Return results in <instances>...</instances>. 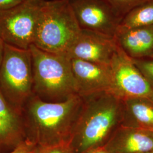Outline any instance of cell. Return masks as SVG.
<instances>
[{
    "mask_svg": "<svg viewBox=\"0 0 153 153\" xmlns=\"http://www.w3.org/2000/svg\"><path fill=\"white\" fill-rule=\"evenodd\" d=\"M83 103L78 94L56 102L33 94L23 109L27 138L37 146L71 142Z\"/></svg>",
    "mask_w": 153,
    "mask_h": 153,
    "instance_id": "obj_1",
    "label": "cell"
},
{
    "mask_svg": "<svg viewBox=\"0 0 153 153\" xmlns=\"http://www.w3.org/2000/svg\"><path fill=\"white\" fill-rule=\"evenodd\" d=\"M82 98L71 139L74 153L103 147L122 122L123 101L112 94L99 93Z\"/></svg>",
    "mask_w": 153,
    "mask_h": 153,
    "instance_id": "obj_2",
    "label": "cell"
},
{
    "mask_svg": "<svg viewBox=\"0 0 153 153\" xmlns=\"http://www.w3.org/2000/svg\"><path fill=\"white\" fill-rule=\"evenodd\" d=\"M68 0H45L33 44L44 51L66 56L81 32Z\"/></svg>",
    "mask_w": 153,
    "mask_h": 153,
    "instance_id": "obj_3",
    "label": "cell"
},
{
    "mask_svg": "<svg viewBox=\"0 0 153 153\" xmlns=\"http://www.w3.org/2000/svg\"><path fill=\"white\" fill-rule=\"evenodd\" d=\"M29 49L32 57L34 94L52 102L77 94L71 60L68 57L45 52L33 44Z\"/></svg>",
    "mask_w": 153,
    "mask_h": 153,
    "instance_id": "obj_4",
    "label": "cell"
},
{
    "mask_svg": "<svg viewBox=\"0 0 153 153\" xmlns=\"http://www.w3.org/2000/svg\"><path fill=\"white\" fill-rule=\"evenodd\" d=\"M0 90L11 104L23 112L24 106L34 94L30 49L5 44L0 65Z\"/></svg>",
    "mask_w": 153,
    "mask_h": 153,
    "instance_id": "obj_5",
    "label": "cell"
},
{
    "mask_svg": "<svg viewBox=\"0 0 153 153\" xmlns=\"http://www.w3.org/2000/svg\"><path fill=\"white\" fill-rule=\"evenodd\" d=\"M45 0H24L0 10V36L5 44L28 49L33 45L41 8Z\"/></svg>",
    "mask_w": 153,
    "mask_h": 153,
    "instance_id": "obj_6",
    "label": "cell"
},
{
    "mask_svg": "<svg viewBox=\"0 0 153 153\" xmlns=\"http://www.w3.org/2000/svg\"><path fill=\"white\" fill-rule=\"evenodd\" d=\"M111 94L121 100L146 98L153 100V88L138 69L133 59L119 45L110 64Z\"/></svg>",
    "mask_w": 153,
    "mask_h": 153,
    "instance_id": "obj_7",
    "label": "cell"
},
{
    "mask_svg": "<svg viewBox=\"0 0 153 153\" xmlns=\"http://www.w3.org/2000/svg\"><path fill=\"white\" fill-rule=\"evenodd\" d=\"M81 29L115 37L122 21L106 0H69Z\"/></svg>",
    "mask_w": 153,
    "mask_h": 153,
    "instance_id": "obj_8",
    "label": "cell"
},
{
    "mask_svg": "<svg viewBox=\"0 0 153 153\" xmlns=\"http://www.w3.org/2000/svg\"><path fill=\"white\" fill-rule=\"evenodd\" d=\"M118 47L115 37L82 29L66 56L70 59H79L110 65Z\"/></svg>",
    "mask_w": 153,
    "mask_h": 153,
    "instance_id": "obj_9",
    "label": "cell"
},
{
    "mask_svg": "<svg viewBox=\"0 0 153 153\" xmlns=\"http://www.w3.org/2000/svg\"><path fill=\"white\" fill-rule=\"evenodd\" d=\"M71 60L78 95L85 98L99 93H111L112 79L110 65L75 59Z\"/></svg>",
    "mask_w": 153,
    "mask_h": 153,
    "instance_id": "obj_10",
    "label": "cell"
},
{
    "mask_svg": "<svg viewBox=\"0 0 153 153\" xmlns=\"http://www.w3.org/2000/svg\"><path fill=\"white\" fill-rule=\"evenodd\" d=\"M105 146L111 153H153V131L120 126Z\"/></svg>",
    "mask_w": 153,
    "mask_h": 153,
    "instance_id": "obj_11",
    "label": "cell"
},
{
    "mask_svg": "<svg viewBox=\"0 0 153 153\" xmlns=\"http://www.w3.org/2000/svg\"><path fill=\"white\" fill-rule=\"evenodd\" d=\"M27 139L23 112L0 90V148H16Z\"/></svg>",
    "mask_w": 153,
    "mask_h": 153,
    "instance_id": "obj_12",
    "label": "cell"
},
{
    "mask_svg": "<svg viewBox=\"0 0 153 153\" xmlns=\"http://www.w3.org/2000/svg\"><path fill=\"white\" fill-rule=\"evenodd\" d=\"M115 37L121 48L131 59L153 58V26L132 28L119 27Z\"/></svg>",
    "mask_w": 153,
    "mask_h": 153,
    "instance_id": "obj_13",
    "label": "cell"
},
{
    "mask_svg": "<svg viewBox=\"0 0 153 153\" xmlns=\"http://www.w3.org/2000/svg\"><path fill=\"white\" fill-rule=\"evenodd\" d=\"M123 101L121 126L153 131V100L132 98Z\"/></svg>",
    "mask_w": 153,
    "mask_h": 153,
    "instance_id": "obj_14",
    "label": "cell"
},
{
    "mask_svg": "<svg viewBox=\"0 0 153 153\" xmlns=\"http://www.w3.org/2000/svg\"><path fill=\"white\" fill-rule=\"evenodd\" d=\"M153 26V0H149L128 13L121 21L119 27H142Z\"/></svg>",
    "mask_w": 153,
    "mask_h": 153,
    "instance_id": "obj_15",
    "label": "cell"
},
{
    "mask_svg": "<svg viewBox=\"0 0 153 153\" xmlns=\"http://www.w3.org/2000/svg\"><path fill=\"white\" fill-rule=\"evenodd\" d=\"M116 14L123 19L129 11L149 0H106Z\"/></svg>",
    "mask_w": 153,
    "mask_h": 153,
    "instance_id": "obj_16",
    "label": "cell"
},
{
    "mask_svg": "<svg viewBox=\"0 0 153 153\" xmlns=\"http://www.w3.org/2000/svg\"><path fill=\"white\" fill-rule=\"evenodd\" d=\"M36 153H74L71 142L48 146H38Z\"/></svg>",
    "mask_w": 153,
    "mask_h": 153,
    "instance_id": "obj_17",
    "label": "cell"
},
{
    "mask_svg": "<svg viewBox=\"0 0 153 153\" xmlns=\"http://www.w3.org/2000/svg\"><path fill=\"white\" fill-rule=\"evenodd\" d=\"M134 64L153 88V59H133Z\"/></svg>",
    "mask_w": 153,
    "mask_h": 153,
    "instance_id": "obj_18",
    "label": "cell"
},
{
    "mask_svg": "<svg viewBox=\"0 0 153 153\" xmlns=\"http://www.w3.org/2000/svg\"><path fill=\"white\" fill-rule=\"evenodd\" d=\"M37 146L35 143L27 138L7 153H36Z\"/></svg>",
    "mask_w": 153,
    "mask_h": 153,
    "instance_id": "obj_19",
    "label": "cell"
},
{
    "mask_svg": "<svg viewBox=\"0 0 153 153\" xmlns=\"http://www.w3.org/2000/svg\"><path fill=\"white\" fill-rule=\"evenodd\" d=\"M24 0H0V10H5L19 4Z\"/></svg>",
    "mask_w": 153,
    "mask_h": 153,
    "instance_id": "obj_20",
    "label": "cell"
},
{
    "mask_svg": "<svg viewBox=\"0 0 153 153\" xmlns=\"http://www.w3.org/2000/svg\"><path fill=\"white\" fill-rule=\"evenodd\" d=\"M85 153H111L109 152L108 149L105 148L104 146L103 147L97 148L94 150H91L90 151H88V152Z\"/></svg>",
    "mask_w": 153,
    "mask_h": 153,
    "instance_id": "obj_21",
    "label": "cell"
},
{
    "mask_svg": "<svg viewBox=\"0 0 153 153\" xmlns=\"http://www.w3.org/2000/svg\"><path fill=\"white\" fill-rule=\"evenodd\" d=\"M5 43L4 42L3 39L0 36V65L1 64V62L2 60L4 53V49H5Z\"/></svg>",
    "mask_w": 153,
    "mask_h": 153,
    "instance_id": "obj_22",
    "label": "cell"
},
{
    "mask_svg": "<svg viewBox=\"0 0 153 153\" xmlns=\"http://www.w3.org/2000/svg\"><path fill=\"white\" fill-rule=\"evenodd\" d=\"M68 1H69V0H68Z\"/></svg>",
    "mask_w": 153,
    "mask_h": 153,
    "instance_id": "obj_23",
    "label": "cell"
},
{
    "mask_svg": "<svg viewBox=\"0 0 153 153\" xmlns=\"http://www.w3.org/2000/svg\"></svg>",
    "mask_w": 153,
    "mask_h": 153,
    "instance_id": "obj_24",
    "label": "cell"
}]
</instances>
